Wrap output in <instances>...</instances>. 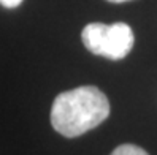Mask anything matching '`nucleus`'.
I'll list each match as a JSON object with an SVG mask.
<instances>
[{"instance_id":"20e7f679","label":"nucleus","mask_w":157,"mask_h":155,"mask_svg":"<svg viewBox=\"0 0 157 155\" xmlns=\"http://www.w3.org/2000/svg\"><path fill=\"white\" fill-rule=\"evenodd\" d=\"M22 3V0H0V5H3L5 8H16Z\"/></svg>"},{"instance_id":"f257e3e1","label":"nucleus","mask_w":157,"mask_h":155,"mask_svg":"<svg viewBox=\"0 0 157 155\" xmlns=\"http://www.w3.org/2000/svg\"><path fill=\"white\" fill-rule=\"evenodd\" d=\"M109 116V101L95 86H81L62 92L51 108V124L65 138H76L98 127Z\"/></svg>"},{"instance_id":"7ed1b4c3","label":"nucleus","mask_w":157,"mask_h":155,"mask_svg":"<svg viewBox=\"0 0 157 155\" xmlns=\"http://www.w3.org/2000/svg\"><path fill=\"white\" fill-rule=\"evenodd\" d=\"M109 155H149L144 149L138 147L133 144H121L119 147H116Z\"/></svg>"},{"instance_id":"39448f33","label":"nucleus","mask_w":157,"mask_h":155,"mask_svg":"<svg viewBox=\"0 0 157 155\" xmlns=\"http://www.w3.org/2000/svg\"><path fill=\"white\" fill-rule=\"evenodd\" d=\"M108 2H111V3H122V2H128V0H108Z\"/></svg>"},{"instance_id":"f03ea898","label":"nucleus","mask_w":157,"mask_h":155,"mask_svg":"<svg viewBox=\"0 0 157 155\" xmlns=\"http://www.w3.org/2000/svg\"><path fill=\"white\" fill-rule=\"evenodd\" d=\"M81 40L86 49L95 56L121 60L132 51L135 36L130 25L125 22H90L82 29Z\"/></svg>"}]
</instances>
